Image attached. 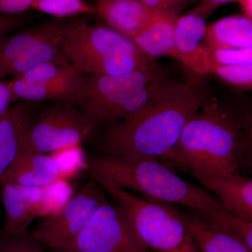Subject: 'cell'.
Listing matches in <instances>:
<instances>
[{"instance_id": "20", "label": "cell", "mask_w": 252, "mask_h": 252, "mask_svg": "<svg viewBox=\"0 0 252 252\" xmlns=\"http://www.w3.org/2000/svg\"><path fill=\"white\" fill-rule=\"evenodd\" d=\"M178 212L199 252H252L238 239L207 224L193 213Z\"/></svg>"}, {"instance_id": "26", "label": "cell", "mask_w": 252, "mask_h": 252, "mask_svg": "<svg viewBox=\"0 0 252 252\" xmlns=\"http://www.w3.org/2000/svg\"><path fill=\"white\" fill-rule=\"evenodd\" d=\"M0 252H45L44 245L30 232L13 236L0 235Z\"/></svg>"}, {"instance_id": "10", "label": "cell", "mask_w": 252, "mask_h": 252, "mask_svg": "<svg viewBox=\"0 0 252 252\" xmlns=\"http://www.w3.org/2000/svg\"><path fill=\"white\" fill-rule=\"evenodd\" d=\"M104 189L89 181L61 211L44 217L31 234L44 247L63 252L86 226L94 212L107 201Z\"/></svg>"}, {"instance_id": "33", "label": "cell", "mask_w": 252, "mask_h": 252, "mask_svg": "<svg viewBox=\"0 0 252 252\" xmlns=\"http://www.w3.org/2000/svg\"><path fill=\"white\" fill-rule=\"evenodd\" d=\"M241 7L243 14L252 19V0H236Z\"/></svg>"}, {"instance_id": "18", "label": "cell", "mask_w": 252, "mask_h": 252, "mask_svg": "<svg viewBox=\"0 0 252 252\" xmlns=\"http://www.w3.org/2000/svg\"><path fill=\"white\" fill-rule=\"evenodd\" d=\"M205 44L210 51L252 48V19L235 15L212 23L207 26Z\"/></svg>"}, {"instance_id": "30", "label": "cell", "mask_w": 252, "mask_h": 252, "mask_svg": "<svg viewBox=\"0 0 252 252\" xmlns=\"http://www.w3.org/2000/svg\"><path fill=\"white\" fill-rule=\"evenodd\" d=\"M17 100L11 90L9 81L0 80V118L11 108V104Z\"/></svg>"}, {"instance_id": "4", "label": "cell", "mask_w": 252, "mask_h": 252, "mask_svg": "<svg viewBox=\"0 0 252 252\" xmlns=\"http://www.w3.org/2000/svg\"><path fill=\"white\" fill-rule=\"evenodd\" d=\"M165 83L164 73L154 61L135 72L84 75L77 107L95 127H109L142 108Z\"/></svg>"}, {"instance_id": "27", "label": "cell", "mask_w": 252, "mask_h": 252, "mask_svg": "<svg viewBox=\"0 0 252 252\" xmlns=\"http://www.w3.org/2000/svg\"><path fill=\"white\" fill-rule=\"evenodd\" d=\"M209 56L210 67L212 64H252V48L209 50Z\"/></svg>"}, {"instance_id": "1", "label": "cell", "mask_w": 252, "mask_h": 252, "mask_svg": "<svg viewBox=\"0 0 252 252\" xmlns=\"http://www.w3.org/2000/svg\"><path fill=\"white\" fill-rule=\"evenodd\" d=\"M252 118L205 102L187 123L175 147L162 157L197 180L239 173L252 164Z\"/></svg>"}, {"instance_id": "8", "label": "cell", "mask_w": 252, "mask_h": 252, "mask_svg": "<svg viewBox=\"0 0 252 252\" xmlns=\"http://www.w3.org/2000/svg\"><path fill=\"white\" fill-rule=\"evenodd\" d=\"M63 252H152L125 210L107 200Z\"/></svg>"}, {"instance_id": "14", "label": "cell", "mask_w": 252, "mask_h": 252, "mask_svg": "<svg viewBox=\"0 0 252 252\" xmlns=\"http://www.w3.org/2000/svg\"><path fill=\"white\" fill-rule=\"evenodd\" d=\"M95 13L110 28L132 40L161 12L140 0H97Z\"/></svg>"}, {"instance_id": "22", "label": "cell", "mask_w": 252, "mask_h": 252, "mask_svg": "<svg viewBox=\"0 0 252 252\" xmlns=\"http://www.w3.org/2000/svg\"><path fill=\"white\" fill-rule=\"evenodd\" d=\"M42 195L37 210V217L56 215L65 206L75 193L69 180L55 181L42 187Z\"/></svg>"}, {"instance_id": "12", "label": "cell", "mask_w": 252, "mask_h": 252, "mask_svg": "<svg viewBox=\"0 0 252 252\" xmlns=\"http://www.w3.org/2000/svg\"><path fill=\"white\" fill-rule=\"evenodd\" d=\"M209 14L198 7L176 20L175 41L179 61L200 74H210L209 50L205 44Z\"/></svg>"}, {"instance_id": "28", "label": "cell", "mask_w": 252, "mask_h": 252, "mask_svg": "<svg viewBox=\"0 0 252 252\" xmlns=\"http://www.w3.org/2000/svg\"><path fill=\"white\" fill-rule=\"evenodd\" d=\"M147 7L165 14L177 15V11L191 0H140Z\"/></svg>"}, {"instance_id": "5", "label": "cell", "mask_w": 252, "mask_h": 252, "mask_svg": "<svg viewBox=\"0 0 252 252\" xmlns=\"http://www.w3.org/2000/svg\"><path fill=\"white\" fill-rule=\"evenodd\" d=\"M62 50L68 62L85 76L135 72L154 62L127 36L81 18L68 32Z\"/></svg>"}, {"instance_id": "13", "label": "cell", "mask_w": 252, "mask_h": 252, "mask_svg": "<svg viewBox=\"0 0 252 252\" xmlns=\"http://www.w3.org/2000/svg\"><path fill=\"white\" fill-rule=\"evenodd\" d=\"M5 218L1 235L13 236L28 231L33 220L38 218L37 210L42 187L4 183L0 185Z\"/></svg>"}, {"instance_id": "16", "label": "cell", "mask_w": 252, "mask_h": 252, "mask_svg": "<svg viewBox=\"0 0 252 252\" xmlns=\"http://www.w3.org/2000/svg\"><path fill=\"white\" fill-rule=\"evenodd\" d=\"M31 102L23 100L0 118V180L24 149L33 119Z\"/></svg>"}, {"instance_id": "3", "label": "cell", "mask_w": 252, "mask_h": 252, "mask_svg": "<svg viewBox=\"0 0 252 252\" xmlns=\"http://www.w3.org/2000/svg\"><path fill=\"white\" fill-rule=\"evenodd\" d=\"M93 179H103L159 203H177L195 210L228 212L205 189L184 180L156 158L100 155L88 158Z\"/></svg>"}, {"instance_id": "21", "label": "cell", "mask_w": 252, "mask_h": 252, "mask_svg": "<svg viewBox=\"0 0 252 252\" xmlns=\"http://www.w3.org/2000/svg\"><path fill=\"white\" fill-rule=\"evenodd\" d=\"M193 214L207 224L238 239L252 250V221L229 212L193 210Z\"/></svg>"}, {"instance_id": "19", "label": "cell", "mask_w": 252, "mask_h": 252, "mask_svg": "<svg viewBox=\"0 0 252 252\" xmlns=\"http://www.w3.org/2000/svg\"><path fill=\"white\" fill-rule=\"evenodd\" d=\"M177 17V15L161 13L132 40L152 59L169 56L177 60L175 41Z\"/></svg>"}, {"instance_id": "2", "label": "cell", "mask_w": 252, "mask_h": 252, "mask_svg": "<svg viewBox=\"0 0 252 252\" xmlns=\"http://www.w3.org/2000/svg\"><path fill=\"white\" fill-rule=\"evenodd\" d=\"M205 102L191 86L165 82L140 110L108 127L99 140V151L114 157H165Z\"/></svg>"}, {"instance_id": "23", "label": "cell", "mask_w": 252, "mask_h": 252, "mask_svg": "<svg viewBox=\"0 0 252 252\" xmlns=\"http://www.w3.org/2000/svg\"><path fill=\"white\" fill-rule=\"evenodd\" d=\"M31 9L57 19H67L95 13L94 6L84 0H32Z\"/></svg>"}, {"instance_id": "6", "label": "cell", "mask_w": 252, "mask_h": 252, "mask_svg": "<svg viewBox=\"0 0 252 252\" xmlns=\"http://www.w3.org/2000/svg\"><path fill=\"white\" fill-rule=\"evenodd\" d=\"M93 180L125 210L136 234L151 251L200 252L175 207L139 198L103 179Z\"/></svg>"}, {"instance_id": "9", "label": "cell", "mask_w": 252, "mask_h": 252, "mask_svg": "<svg viewBox=\"0 0 252 252\" xmlns=\"http://www.w3.org/2000/svg\"><path fill=\"white\" fill-rule=\"evenodd\" d=\"M95 128L77 106L56 102L32 119L24 149L49 154L64 147L81 144Z\"/></svg>"}, {"instance_id": "32", "label": "cell", "mask_w": 252, "mask_h": 252, "mask_svg": "<svg viewBox=\"0 0 252 252\" xmlns=\"http://www.w3.org/2000/svg\"><path fill=\"white\" fill-rule=\"evenodd\" d=\"M236 0H202L201 4L197 6L202 12L210 15L213 10L227 3L235 2Z\"/></svg>"}, {"instance_id": "7", "label": "cell", "mask_w": 252, "mask_h": 252, "mask_svg": "<svg viewBox=\"0 0 252 252\" xmlns=\"http://www.w3.org/2000/svg\"><path fill=\"white\" fill-rule=\"evenodd\" d=\"M80 18H54L3 37L0 40V79L19 77L44 63L67 61L63 42Z\"/></svg>"}, {"instance_id": "17", "label": "cell", "mask_w": 252, "mask_h": 252, "mask_svg": "<svg viewBox=\"0 0 252 252\" xmlns=\"http://www.w3.org/2000/svg\"><path fill=\"white\" fill-rule=\"evenodd\" d=\"M61 179L59 168L49 154L23 149L0 180L31 187H43Z\"/></svg>"}, {"instance_id": "29", "label": "cell", "mask_w": 252, "mask_h": 252, "mask_svg": "<svg viewBox=\"0 0 252 252\" xmlns=\"http://www.w3.org/2000/svg\"><path fill=\"white\" fill-rule=\"evenodd\" d=\"M32 0H0V14L16 16L31 9Z\"/></svg>"}, {"instance_id": "11", "label": "cell", "mask_w": 252, "mask_h": 252, "mask_svg": "<svg viewBox=\"0 0 252 252\" xmlns=\"http://www.w3.org/2000/svg\"><path fill=\"white\" fill-rule=\"evenodd\" d=\"M8 81L17 99L53 100L77 106L84 75L65 61L44 63Z\"/></svg>"}, {"instance_id": "25", "label": "cell", "mask_w": 252, "mask_h": 252, "mask_svg": "<svg viewBox=\"0 0 252 252\" xmlns=\"http://www.w3.org/2000/svg\"><path fill=\"white\" fill-rule=\"evenodd\" d=\"M210 73L233 85L252 89V64H212Z\"/></svg>"}, {"instance_id": "31", "label": "cell", "mask_w": 252, "mask_h": 252, "mask_svg": "<svg viewBox=\"0 0 252 252\" xmlns=\"http://www.w3.org/2000/svg\"><path fill=\"white\" fill-rule=\"evenodd\" d=\"M23 22V18L20 15L0 14V40L7 36L11 32L19 27Z\"/></svg>"}, {"instance_id": "24", "label": "cell", "mask_w": 252, "mask_h": 252, "mask_svg": "<svg viewBox=\"0 0 252 252\" xmlns=\"http://www.w3.org/2000/svg\"><path fill=\"white\" fill-rule=\"evenodd\" d=\"M49 155L56 162L63 180H70L88 169V158L81 144L60 149Z\"/></svg>"}, {"instance_id": "15", "label": "cell", "mask_w": 252, "mask_h": 252, "mask_svg": "<svg viewBox=\"0 0 252 252\" xmlns=\"http://www.w3.org/2000/svg\"><path fill=\"white\" fill-rule=\"evenodd\" d=\"M215 194L227 211L252 221V180L239 173L208 176L198 180Z\"/></svg>"}]
</instances>
